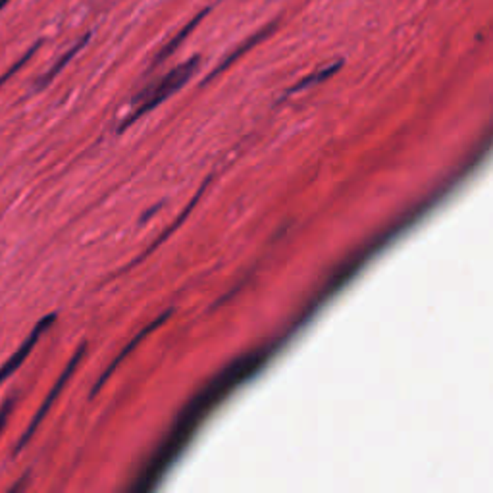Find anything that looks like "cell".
<instances>
[{"label": "cell", "instance_id": "8fae6325", "mask_svg": "<svg viewBox=\"0 0 493 493\" xmlns=\"http://www.w3.org/2000/svg\"><path fill=\"white\" fill-rule=\"evenodd\" d=\"M41 45H43V41H37V43H35V45H33V47L29 48V50H28V52H26V54H23V56H21V58H19V60H18V62H16V64H14V66H10L8 70H6V72H4V74L0 75V87H2V85L6 83V81H8L10 77H14V75L18 74L19 70H21V68H23V66L28 64L29 60H31V58H33V54H35V52H37L39 48H41Z\"/></svg>", "mask_w": 493, "mask_h": 493}, {"label": "cell", "instance_id": "277c9868", "mask_svg": "<svg viewBox=\"0 0 493 493\" xmlns=\"http://www.w3.org/2000/svg\"><path fill=\"white\" fill-rule=\"evenodd\" d=\"M54 322H56V314H48V316L41 318V320H39L37 326L33 328V332L29 334L28 339H26V341H23L21 345H19L18 351L12 354L8 361H6V363L0 366V385L6 382L10 376L16 372L19 366L23 364V361L28 359L29 353L33 351V347H35L39 339H41V335L45 334V332H47L48 328L52 326Z\"/></svg>", "mask_w": 493, "mask_h": 493}, {"label": "cell", "instance_id": "8992f818", "mask_svg": "<svg viewBox=\"0 0 493 493\" xmlns=\"http://www.w3.org/2000/svg\"><path fill=\"white\" fill-rule=\"evenodd\" d=\"M278 26H279L278 19H274V21H270V23L266 26V28H262L261 31H256V33H254V35H251V37L247 39V41H243L241 45H239V47L235 48V50H233L232 54L228 56V58L223 60L222 64L218 66V68H216L214 72H212V74H210V75H208V77H206L205 83H208L210 79H214V77H216V75H218V74H222L223 70H228V68H230V66H232L233 62H235V60H239V58H241L243 54H247V52H249L251 48L256 47V45H259V43H262L264 39L270 37L272 33L276 31V28H278Z\"/></svg>", "mask_w": 493, "mask_h": 493}, {"label": "cell", "instance_id": "4fadbf2b", "mask_svg": "<svg viewBox=\"0 0 493 493\" xmlns=\"http://www.w3.org/2000/svg\"><path fill=\"white\" fill-rule=\"evenodd\" d=\"M8 2H10V0H0V10L4 8V6H6V4H8Z\"/></svg>", "mask_w": 493, "mask_h": 493}, {"label": "cell", "instance_id": "6da1fadb", "mask_svg": "<svg viewBox=\"0 0 493 493\" xmlns=\"http://www.w3.org/2000/svg\"><path fill=\"white\" fill-rule=\"evenodd\" d=\"M264 361H266V353L264 351L245 354L241 359H237L233 364H230L216 378L214 382L201 391L193 399V403L181 412V416L177 419L176 426L172 428L168 439L160 445L157 455L147 463V466L143 468V472L137 476V480H135V484L131 485V490L133 492H149V490H152L154 485L159 484L160 476L166 472L168 468L172 466V463H174V459L181 453V449L187 445V441L191 439L195 428L201 424V420L205 419L206 414L214 409L216 405L230 391L235 390L237 383H241L243 380H247L249 376L256 372Z\"/></svg>", "mask_w": 493, "mask_h": 493}, {"label": "cell", "instance_id": "3957f363", "mask_svg": "<svg viewBox=\"0 0 493 493\" xmlns=\"http://www.w3.org/2000/svg\"><path fill=\"white\" fill-rule=\"evenodd\" d=\"M85 351H87V343H81V345H79V349H77V351L74 353V356H72V361H70V363H68V366L64 368V372L60 374V378L56 380L54 388L50 390V393L47 395V399L43 401L41 409H39L37 412H35V416H33V420H31V424H29L28 430H26V434H23L21 438H19L18 445H16V449H14V453H16V455H18L19 451L23 449V447L28 445L29 439L35 436V432H37V428L41 426V422L45 420V416L48 414V410H50V407L54 405V401L58 399V395L62 393V390H64V385L68 383V380H70V378L74 376L75 368H77V366H79V363H81V359H83Z\"/></svg>", "mask_w": 493, "mask_h": 493}, {"label": "cell", "instance_id": "52a82bcc", "mask_svg": "<svg viewBox=\"0 0 493 493\" xmlns=\"http://www.w3.org/2000/svg\"><path fill=\"white\" fill-rule=\"evenodd\" d=\"M210 179H212V176H210V177H206V181H205V183H203V187H201V189H199V191H197V195L193 197V199H191V203H189V206H187L185 210H183V212H181V214H179V218H177L176 222L172 223V225H170V228H168L166 232L162 233V235H160L159 239H157V241H154V243H152V245H150V247H149V249H147V251L143 252V254H141V256H137V259H135V261L131 262L130 266H125V268H123V270H121V272H128V270H130V268H133V266H135V264H139V262L143 261V259H147V256H149L150 252H152V251H154V249H157V247H159L160 243H164V241H166L168 237H170V235H172V233H174V230H177V228H179V223L183 222V220H185L187 216H189V212H191V210H193V208H195L197 201H199V199H201V195H203V193H205V189H206V185H208V183H210Z\"/></svg>", "mask_w": 493, "mask_h": 493}, {"label": "cell", "instance_id": "ba28073f", "mask_svg": "<svg viewBox=\"0 0 493 493\" xmlns=\"http://www.w3.org/2000/svg\"><path fill=\"white\" fill-rule=\"evenodd\" d=\"M89 39H91V33H85L83 37L79 39V41L75 43L74 47L70 48V50H68V52H66V54L62 56V58H60V60H58V62H56V64L52 66V68H50V70H48L47 74L43 75L41 79H37V83H35V89H43V87H47V85L50 83L52 79H54L56 75L60 74V72L64 70L66 66H68L70 62H72V60H74V56L77 54V52H79V50H81V48H83L85 45H87V43H89Z\"/></svg>", "mask_w": 493, "mask_h": 493}, {"label": "cell", "instance_id": "7a4b0ae2", "mask_svg": "<svg viewBox=\"0 0 493 493\" xmlns=\"http://www.w3.org/2000/svg\"><path fill=\"white\" fill-rule=\"evenodd\" d=\"M199 62H201V56L189 58L187 62L176 66L172 72H168L160 81L152 83L150 87H147L143 93L137 94V97L133 99V103L139 104V106H137V110L133 112L130 118L125 120V123H121L120 131L128 130L131 123H135V121L139 120V118H143L145 114H149L150 110H154L159 104H162L164 101H166L168 97H172V94L176 93L179 87H183V85L191 79V75L197 72Z\"/></svg>", "mask_w": 493, "mask_h": 493}, {"label": "cell", "instance_id": "30bf717a", "mask_svg": "<svg viewBox=\"0 0 493 493\" xmlns=\"http://www.w3.org/2000/svg\"><path fill=\"white\" fill-rule=\"evenodd\" d=\"M341 68H343V62L339 60V62H335V64L326 66V68L318 70V72H314V74H310V75H307V77H303V79H301L299 83H295L293 87H289L288 91H285V94H283V99H285V97H289V94L299 93V91L307 89V87H312V85H318V83H322V81H326V79H330L332 75L337 74V72H339Z\"/></svg>", "mask_w": 493, "mask_h": 493}, {"label": "cell", "instance_id": "5b68a950", "mask_svg": "<svg viewBox=\"0 0 493 493\" xmlns=\"http://www.w3.org/2000/svg\"><path fill=\"white\" fill-rule=\"evenodd\" d=\"M172 316H174V308H170V310H166V312H164V314H160V316L157 318V320H152V322H150L149 326L145 328V330H141L139 334H137V335H135V337H133V339H131L130 345H128L125 349H121L120 354H118V356L114 359V363H112L110 366H108V368L104 370L103 376H101V378L97 380V383H94V388H93V390H91V393H89V399H93L94 395H97L99 391L103 390V385H104V383H106V380H108V378H110L112 374H114V370H116V368L120 366L121 361H123V359H128V354H130L131 351H133V349H135V347H137V345H139L141 341H143V339L147 337V335L152 334L154 330H159V328L162 326V324H166L168 318H172Z\"/></svg>", "mask_w": 493, "mask_h": 493}, {"label": "cell", "instance_id": "7c38bea8", "mask_svg": "<svg viewBox=\"0 0 493 493\" xmlns=\"http://www.w3.org/2000/svg\"><path fill=\"white\" fill-rule=\"evenodd\" d=\"M14 405H16V397H10V399H6V403L2 405V409H0V434H2V430H4L6 422H8V416L12 414V410H14Z\"/></svg>", "mask_w": 493, "mask_h": 493}, {"label": "cell", "instance_id": "9c48e42d", "mask_svg": "<svg viewBox=\"0 0 493 493\" xmlns=\"http://www.w3.org/2000/svg\"><path fill=\"white\" fill-rule=\"evenodd\" d=\"M210 10H212V8H205V10H203V12H199V14H197L195 18L191 19V21L187 23L185 28L181 29V31L177 33L176 37L172 39V41L168 43L166 47H164V48H162V50H160V54L157 56V60H154V64H160L162 60H166L168 56L172 54V52H174V50H176V48L179 47V45H181V43H183V41H185V39L189 37V35H191V31H195L197 26H199V23H201V21H203V19H205L206 16H208V14H210Z\"/></svg>", "mask_w": 493, "mask_h": 493}]
</instances>
